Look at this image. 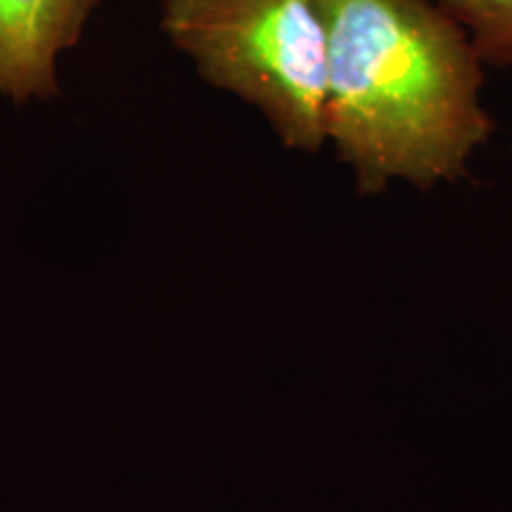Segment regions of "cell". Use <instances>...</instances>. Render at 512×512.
<instances>
[{"label": "cell", "mask_w": 512, "mask_h": 512, "mask_svg": "<svg viewBox=\"0 0 512 512\" xmlns=\"http://www.w3.org/2000/svg\"><path fill=\"white\" fill-rule=\"evenodd\" d=\"M470 36L484 67H512V0H437Z\"/></svg>", "instance_id": "277c9868"}, {"label": "cell", "mask_w": 512, "mask_h": 512, "mask_svg": "<svg viewBox=\"0 0 512 512\" xmlns=\"http://www.w3.org/2000/svg\"><path fill=\"white\" fill-rule=\"evenodd\" d=\"M162 29L211 86L261 112L280 143L328 145V29L318 0H162Z\"/></svg>", "instance_id": "7a4b0ae2"}, {"label": "cell", "mask_w": 512, "mask_h": 512, "mask_svg": "<svg viewBox=\"0 0 512 512\" xmlns=\"http://www.w3.org/2000/svg\"><path fill=\"white\" fill-rule=\"evenodd\" d=\"M328 143L361 197L458 183L489 143L484 62L437 0H318Z\"/></svg>", "instance_id": "6da1fadb"}, {"label": "cell", "mask_w": 512, "mask_h": 512, "mask_svg": "<svg viewBox=\"0 0 512 512\" xmlns=\"http://www.w3.org/2000/svg\"><path fill=\"white\" fill-rule=\"evenodd\" d=\"M100 0H0V93L15 102L60 93L57 57L79 43Z\"/></svg>", "instance_id": "3957f363"}]
</instances>
